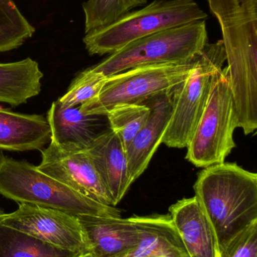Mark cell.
I'll return each mask as SVG.
<instances>
[{"label":"cell","mask_w":257,"mask_h":257,"mask_svg":"<svg viewBox=\"0 0 257 257\" xmlns=\"http://www.w3.org/2000/svg\"><path fill=\"white\" fill-rule=\"evenodd\" d=\"M194 191L215 232L219 251L257 222V175L237 163L205 168L198 175Z\"/></svg>","instance_id":"6da1fadb"},{"label":"cell","mask_w":257,"mask_h":257,"mask_svg":"<svg viewBox=\"0 0 257 257\" xmlns=\"http://www.w3.org/2000/svg\"><path fill=\"white\" fill-rule=\"evenodd\" d=\"M0 195L27 203L64 211L74 216L121 217L116 207L104 205L48 176L28 162L0 153Z\"/></svg>","instance_id":"7a4b0ae2"},{"label":"cell","mask_w":257,"mask_h":257,"mask_svg":"<svg viewBox=\"0 0 257 257\" xmlns=\"http://www.w3.org/2000/svg\"><path fill=\"white\" fill-rule=\"evenodd\" d=\"M207 18L208 15L195 0H155L86 33L83 43L90 55H110L134 41Z\"/></svg>","instance_id":"3957f363"},{"label":"cell","mask_w":257,"mask_h":257,"mask_svg":"<svg viewBox=\"0 0 257 257\" xmlns=\"http://www.w3.org/2000/svg\"><path fill=\"white\" fill-rule=\"evenodd\" d=\"M207 44L206 21H196L134 41L90 69L108 78L140 66L186 63Z\"/></svg>","instance_id":"277c9868"},{"label":"cell","mask_w":257,"mask_h":257,"mask_svg":"<svg viewBox=\"0 0 257 257\" xmlns=\"http://www.w3.org/2000/svg\"><path fill=\"white\" fill-rule=\"evenodd\" d=\"M226 61L222 41L207 44L187 79L172 90V111L161 143L187 148L208 103L216 75Z\"/></svg>","instance_id":"5b68a950"},{"label":"cell","mask_w":257,"mask_h":257,"mask_svg":"<svg viewBox=\"0 0 257 257\" xmlns=\"http://www.w3.org/2000/svg\"><path fill=\"white\" fill-rule=\"evenodd\" d=\"M236 110L226 68L217 73L203 114L187 145L186 159L198 168L224 163L236 147Z\"/></svg>","instance_id":"8992f818"},{"label":"cell","mask_w":257,"mask_h":257,"mask_svg":"<svg viewBox=\"0 0 257 257\" xmlns=\"http://www.w3.org/2000/svg\"><path fill=\"white\" fill-rule=\"evenodd\" d=\"M196 60L197 55L186 63L140 66L108 77L99 94L79 105L80 110L89 115H106L116 105L142 103L170 91L187 79Z\"/></svg>","instance_id":"52a82bcc"},{"label":"cell","mask_w":257,"mask_h":257,"mask_svg":"<svg viewBox=\"0 0 257 257\" xmlns=\"http://www.w3.org/2000/svg\"><path fill=\"white\" fill-rule=\"evenodd\" d=\"M0 224L55 247L89 254L78 218L64 211L21 203L13 212L0 209Z\"/></svg>","instance_id":"ba28073f"},{"label":"cell","mask_w":257,"mask_h":257,"mask_svg":"<svg viewBox=\"0 0 257 257\" xmlns=\"http://www.w3.org/2000/svg\"><path fill=\"white\" fill-rule=\"evenodd\" d=\"M36 167L84 196L115 207L86 148L50 142L42 150V160Z\"/></svg>","instance_id":"9c48e42d"},{"label":"cell","mask_w":257,"mask_h":257,"mask_svg":"<svg viewBox=\"0 0 257 257\" xmlns=\"http://www.w3.org/2000/svg\"><path fill=\"white\" fill-rule=\"evenodd\" d=\"M88 253L92 257H127L138 243L131 218L107 216H77Z\"/></svg>","instance_id":"30bf717a"},{"label":"cell","mask_w":257,"mask_h":257,"mask_svg":"<svg viewBox=\"0 0 257 257\" xmlns=\"http://www.w3.org/2000/svg\"><path fill=\"white\" fill-rule=\"evenodd\" d=\"M172 90L163 92L142 102L147 105L150 113L126 149L128 172L133 183L147 169L161 143L172 115Z\"/></svg>","instance_id":"8fae6325"},{"label":"cell","mask_w":257,"mask_h":257,"mask_svg":"<svg viewBox=\"0 0 257 257\" xmlns=\"http://www.w3.org/2000/svg\"><path fill=\"white\" fill-rule=\"evenodd\" d=\"M86 150L116 207L133 184L128 172L125 146L117 135L109 128Z\"/></svg>","instance_id":"7c38bea8"},{"label":"cell","mask_w":257,"mask_h":257,"mask_svg":"<svg viewBox=\"0 0 257 257\" xmlns=\"http://www.w3.org/2000/svg\"><path fill=\"white\" fill-rule=\"evenodd\" d=\"M169 213L190 257H219L215 232L195 196L178 201Z\"/></svg>","instance_id":"4fadbf2b"},{"label":"cell","mask_w":257,"mask_h":257,"mask_svg":"<svg viewBox=\"0 0 257 257\" xmlns=\"http://www.w3.org/2000/svg\"><path fill=\"white\" fill-rule=\"evenodd\" d=\"M51 128V142L87 148L98 136L110 128L106 115H89L79 106L65 107L54 101L47 113Z\"/></svg>","instance_id":"5bb4252c"},{"label":"cell","mask_w":257,"mask_h":257,"mask_svg":"<svg viewBox=\"0 0 257 257\" xmlns=\"http://www.w3.org/2000/svg\"><path fill=\"white\" fill-rule=\"evenodd\" d=\"M130 218L137 229L138 243L127 257H190L169 214Z\"/></svg>","instance_id":"9a60e30c"},{"label":"cell","mask_w":257,"mask_h":257,"mask_svg":"<svg viewBox=\"0 0 257 257\" xmlns=\"http://www.w3.org/2000/svg\"><path fill=\"white\" fill-rule=\"evenodd\" d=\"M51 136L49 124L43 116L21 114L0 107V149L42 150L49 143Z\"/></svg>","instance_id":"2e32d148"},{"label":"cell","mask_w":257,"mask_h":257,"mask_svg":"<svg viewBox=\"0 0 257 257\" xmlns=\"http://www.w3.org/2000/svg\"><path fill=\"white\" fill-rule=\"evenodd\" d=\"M43 73L36 60L0 63V102L12 106L27 103L39 94Z\"/></svg>","instance_id":"e0dca14e"},{"label":"cell","mask_w":257,"mask_h":257,"mask_svg":"<svg viewBox=\"0 0 257 257\" xmlns=\"http://www.w3.org/2000/svg\"><path fill=\"white\" fill-rule=\"evenodd\" d=\"M86 255V254H85ZM31 235L0 224V257H81Z\"/></svg>","instance_id":"ac0fdd59"},{"label":"cell","mask_w":257,"mask_h":257,"mask_svg":"<svg viewBox=\"0 0 257 257\" xmlns=\"http://www.w3.org/2000/svg\"><path fill=\"white\" fill-rule=\"evenodd\" d=\"M35 32L13 0H0V53L19 48Z\"/></svg>","instance_id":"d6986e66"},{"label":"cell","mask_w":257,"mask_h":257,"mask_svg":"<svg viewBox=\"0 0 257 257\" xmlns=\"http://www.w3.org/2000/svg\"><path fill=\"white\" fill-rule=\"evenodd\" d=\"M147 0H87L82 5L84 15V33L98 30Z\"/></svg>","instance_id":"ffe728a7"},{"label":"cell","mask_w":257,"mask_h":257,"mask_svg":"<svg viewBox=\"0 0 257 257\" xmlns=\"http://www.w3.org/2000/svg\"><path fill=\"white\" fill-rule=\"evenodd\" d=\"M150 110L144 103L116 105L107 113L110 128L122 141L125 150L147 120Z\"/></svg>","instance_id":"44dd1931"},{"label":"cell","mask_w":257,"mask_h":257,"mask_svg":"<svg viewBox=\"0 0 257 257\" xmlns=\"http://www.w3.org/2000/svg\"><path fill=\"white\" fill-rule=\"evenodd\" d=\"M107 81V77L89 68L72 81L66 93L57 100L63 106H79L98 96Z\"/></svg>","instance_id":"7402d4cb"},{"label":"cell","mask_w":257,"mask_h":257,"mask_svg":"<svg viewBox=\"0 0 257 257\" xmlns=\"http://www.w3.org/2000/svg\"><path fill=\"white\" fill-rule=\"evenodd\" d=\"M219 257H257V222L234 237L220 250Z\"/></svg>","instance_id":"603a6c76"},{"label":"cell","mask_w":257,"mask_h":257,"mask_svg":"<svg viewBox=\"0 0 257 257\" xmlns=\"http://www.w3.org/2000/svg\"><path fill=\"white\" fill-rule=\"evenodd\" d=\"M81 257H92L90 256V255L89 254H86V255H84V256H82Z\"/></svg>","instance_id":"cb8c5ba5"}]
</instances>
